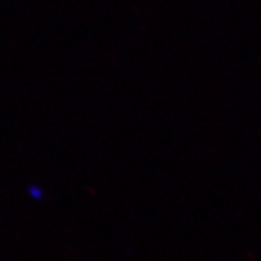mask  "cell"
Instances as JSON below:
<instances>
[{
	"instance_id": "6da1fadb",
	"label": "cell",
	"mask_w": 261,
	"mask_h": 261,
	"mask_svg": "<svg viewBox=\"0 0 261 261\" xmlns=\"http://www.w3.org/2000/svg\"><path fill=\"white\" fill-rule=\"evenodd\" d=\"M27 193L30 198L35 199V201L43 199V189L40 186H37V184H30V186L27 187Z\"/></svg>"
}]
</instances>
